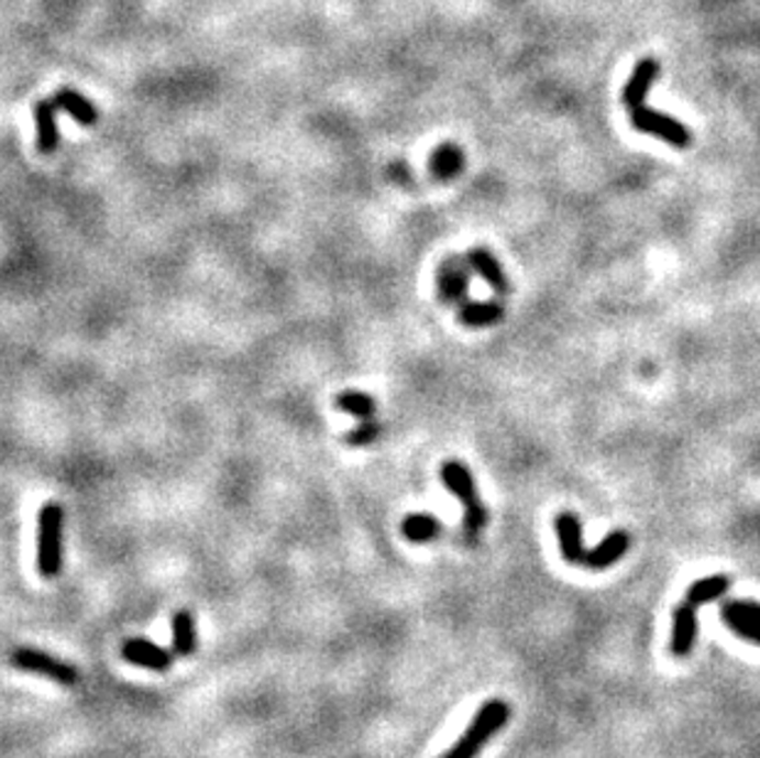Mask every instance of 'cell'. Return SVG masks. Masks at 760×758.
Returning a JSON list of instances; mask_svg holds the SVG:
<instances>
[{"label": "cell", "instance_id": "cell-18", "mask_svg": "<svg viewBox=\"0 0 760 758\" xmlns=\"http://www.w3.org/2000/svg\"><path fill=\"white\" fill-rule=\"evenodd\" d=\"M335 407L340 411L352 414V417H357V419H372L374 411H377V402H374L372 394H367V392L348 389V392L338 394Z\"/></svg>", "mask_w": 760, "mask_h": 758}, {"label": "cell", "instance_id": "cell-14", "mask_svg": "<svg viewBox=\"0 0 760 758\" xmlns=\"http://www.w3.org/2000/svg\"><path fill=\"white\" fill-rule=\"evenodd\" d=\"M55 103H57V109L67 111L71 119L81 123V127H93V123L99 121V109L75 89H59L55 95Z\"/></svg>", "mask_w": 760, "mask_h": 758}, {"label": "cell", "instance_id": "cell-16", "mask_svg": "<svg viewBox=\"0 0 760 758\" xmlns=\"http://www.w3.org/2000/svg\"><path fill=\"white\" fill-rule=\"evenodd\" d=\"M197 648V626L192 611H178L173 616V652L180 658L192 656Z\"/></svg>", "mask_w": 760, "mask_h": 758}, {"label": "cell", "instance_id": "cell-12", "mask_svg": "<svg viewBox=\"0 0 760 758\" xmlns=\"http://www.w3.org/2000/svg\"><path fill=\"white\" fill-rule=\"evenodd\" d=\"M465 259H467V264L473 266V272L481 274L485 282L491 284V288L497 296H507L509 290H513V286H509L507 276L503 272V266H499L497 259L487 252V249H473V252L465 254Z\"/></svg>", "mask_w": 760, "mask_h": 758}, {"label": "cell", "instance_id": "cell-4", "mask_svg": "<svg viewBox=\"0 0 760 758\" xmlns=\"http://www.w3.org/2000/svg\"><path fill=\"white\" fill-rule=\"evenodd\" d=\"M441 481L448 491H451L458 501L463 503V507H465V520H463L465 535L475 539L477 535H481V529L487 525V510H485L481 497H477L473 473L467 471L463 463L448 461V463H443V469H441Z\"/></svg>", "mask_w": 760, "mask_h": 758}, {"label": "cell", "instance_id": "cell-13", "mask_svg": "<svg viewBox=\"0 0 760 758\" xmlns=\"http://www.w3.org/2000/svg\"><path fill=\"white\" fill-rule=\"evenodd\" d=\"M461 323L471 328H485L495 326L505 318V306L499 300H465L461 306Z\"/></svg>", "mask_w": 760, "mask_h": 758}, {"label": "cell", "instance_id": "cell-10", "mask_svg": "<svg viewBox=\"0 0 760 758\" xmlns=\"http://www.w3.org/2000/svg\"><path fill=\"white\" fill-rule=\"evenodd\" d=\"M121 652H123V660L131 664H139V668H145V670L165 672L173 664V652L143 638L126 640L123 642Z\"/></svg>", "mask_w": 760, "mask_h": 758}, {"label": "cell", "instance_id": "cell-6", "mask_svg": "<svg viewBox=\"0 0 760 758\" xmlns=\"http://www.w3.org/2000/svg\"><path fill=\"white\" fill-rule=\"evenodd\" d=\"M10 662L15 664V668L25 670V672H35V674H43V678L55 680L59 684H77L79 682V672L71 668V664L62 662L57 658L47 656L43 650H35V648H18L13 650V656H10Z\"/></svg>", "mask_w": 760, "mask_h": 758}, {"label": "cell", "instance_id": "cell-1", "mask_svg": "<svg viewBox=\"0 0 760 758\" xmlns=\"http://www.w3.org/2000/svg\"><path fill=\"white\" fill-rule=\"evenodd\" d=\"M554 527L559 535L561 557H564L569 564H579L586 569H608L630 549V535L626 529H616V532H610L596 549H586L581 539V520L574 513H561L554 520Z\"/></svg>", "mask_w": 760, "mask_h": 758}, {"label": "cell", "instance_id": "cell-11", "mask_svg": "<svg viewBox=\"0 0 760 758\" xmlns=\"http://www.w3.org/2000/svg\"><path fill=\"white\" fill-rule=\"evenodd\" d=\"M35 129L40 153H55L59 149V123L55 99H40L35 103Z\"/></svg>", "mask_w": 760, "mask_h": 758}, {"label": "cell", "instance_id": "cell-17", "mask_svg": "<svg viewBox=\"0 0 760 758\" xmlns=\"http://www.w3.org/2000/svg\"><path fill=\"white\" fill-rule=\"evenodd\" d=\"M441 520H436L433 515L429 513H416V515H409L406 520L401 523V532L404 537L409 539V542H431V539H436L441 535Z\"/></svg>", "mask_w": 760, "mask_h": 758}, {"label": "cell", "instance_id": "cell-19", "mask_svg": "<svg viewBox=\"0 0 760 758\" xmlns=\"http://www.w3.org/2000/svg\"><path fill=\"white\" fill-rule=\"evenodd\" d=\"M382 424L377 419H362V424L357 429H352L345 433V443L348 446H370L374 443L382 436Z\"/></svg>", "mask_w": 760, "mask_h": 758}, {"label": "cell", "instance_id": "cell-3", "mask_svg": "<svg viewBox=\"0 0 760 758\" xmlns=\"http://www.w3.org/2000/svg\"><path fill=\"white\" fill-rule=\"evenodd\" d=\"M62 542L65 513L57 503H49L37 515V571L45 579H55L62 571Z\"/></svg>", "mask_w": 760, "mask_h": 758}, {"label": "cell", "instance_id": "cell-8", "mask_svg": "<svg viewBox=\"0 0 760 758\" xmlns=\"http://www.w3.org/2000/svg\"><path fill=\"white\" fill-rule=\"evenodd\" d=\"M722 618L738 638H746L760 646V604L753 601H731L722 608Z\"/></svg>", "mask_w": 760, "mask_h": 758}, {"label": "cell", "instance_id": "cell-15", "mask_svg": "<svg viewBox=\"0 0 760 758\" xmlns=\"http://www.w3.org/2000/svg\"><path fill=\"white\" fill-rule=\"evenodd\" d=\"M429 168L433 173V178L439 180H453L458 173L465 168V155L453 143H443L431 153Z\"/></svg>", "mask_w": 760, "mask_h": 758}, {"label": "cell", "instance_id": "cell-5", "mask_svg": "<svg viewBox=\"0 0 760 758\" xmlns=\"http://www.w3.org/2000/svg\"><path fill=\"white\" fill-rule=\"evenodd\" d=\"M628 111H630L632 127L638 131L650 133V136H658L664 143L674 145V149H690L692 145V131L686 129L682 121L668 117V113L654 111L648 107V103H640V107H632Z\"/></svg>", "mask_w": 760, "mask_h": 758}, {"label": "cell", "instance_id": "cell-9", "mask_svg": "<svg viewBox=\"0 0 760 758\" xmlns=\"http://www.w3.org/2000/svg\"><path fill=\"white\" fill-rule=\"evenodd\" d=\"M658 77H660V62L654 57L640 59L638 67L632 69L630 79L626 81V87H623V103H626V109L640 107V103L648 101L650 89L654 87Z\"/></svg>", "mask_w": 760, "mask_h": 758}, {"label": "cell", "instance_id": "cell-7", "mask_svg": "<svg viewBox=\"0 0 760 758\" xmlns=\"http://www.w3.org/2000/svg\"><path fill=\"white\" fill-rule=\"evenodd\" d=\"M473 266L465 256H448L439 268V294L445 304H465Z\"/></svg>", "mask_w": 760, "mask_h": 758}, {"label": "cell", "instance_id": "cell-2", "mask_svg": "<svg viewBox=\"0 0 760 758\" xmlns=\"http://www.w3.org/2000/svg\"><path fill=\"white\" fill-rule=\"evenodd\" d=\"M509 712L513 710H509V704L503 700L485 702L481 712L475 714L471 726L465 729V734L451 746V751H445L441 758H475L481 754L483 746L509 722Z\"/></svg>", "mask_w": 760, "mask_h": 758}]
</instances>
